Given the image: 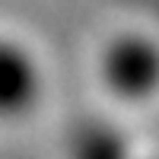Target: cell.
Returning <instances> with one entry per match:
<instances>
[{
    "instance_id": "cell-1",
    "label": "cell",
    "mask_w": 159,
    "mask_h": 159,
    "mask_svg": "<svg viewBox=\"0 0 159 159\" xmlns=\"http://www.w3.org/2000/svg\"><path fill=\"white\" fill-rule=\"evenodd\" d=\"M105 76L124 96L147 92L156 76V51L140 38H118L105 54Z\"/></svg>"
},
{
    "instance_id": "cell-2",
    "label": "cell",
    "mask_w": 159,
    "mask_h": 159,
    "mask_svg": "<svg viewBox=\"0 0 159 159\" xmlns=\"http://www.w3.org/2000/svg\"><path fill=\"white\" fill-rule=\"evenodd\" d=\"M38 96V70L22 48L0 38V115L16 118Z\"/></svg>"
}]
</instances>
